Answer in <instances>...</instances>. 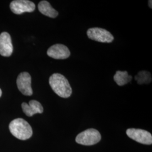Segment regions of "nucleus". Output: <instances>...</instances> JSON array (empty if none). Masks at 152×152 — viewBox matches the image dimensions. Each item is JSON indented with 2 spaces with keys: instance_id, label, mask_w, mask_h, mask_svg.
<instances>
[{
  "instance_id": "nucleus-1",
  "label": "nucleus",
  "mask_w": 152,
  "mask_h": 152,
  "mask_svg": "<svg viewBox=\"0 0 152 152\" xmlns=\"http://www.w3.org/2000/svg\"><path fill=\"white\" fill-rule=\"evenodd\" d=\"M50 86L58 96L61 98L71 96L72 89L68 80L60 73H54L49 78Z\"/></svg>"
},
{
  "instance_id": "nucleus-2",
  "label": "nucleus",
  "mask_w": 152,
  "mask_h": 152,
  "mask_svg": "<svg viewBox=\"0 0 152 152\" xmlns=\"http://www.w3.org/2000/svg\"><path fill=\"white\" fill-rule=\"evenodd\" d=\"M9 130L13 136L22 140H27L32 136L31 126L23 118L12 120L9 124Z\"/></svg>"
},
{
  "instance_id": "nucleus-3",
  "label": "nucleus",
  "mask_w": 152,
  "mask_h": 152,
  "mask_svg": "<svg viewBox=\"0 0 152 152\" xmlns=\"http://www.w3.org/2000/svg\"><path fill=\"white\" fill-rule=\"evenodd\" d=\"M101 140V135L98 130L89 129L80 133L76 136V141L83 145H92Z\"/></svg>"
},
{
  "instance_id": "nucleus-4",
  "label": "nucleus",
  "mask_w": 152,
  "mask_h": 152,
  "mask_svg": "<svg viewBox=\"0 0 152 152\" xmlns=\"http://www.w3.org/2000/svg\"><path fill=\"white\" fill-rule=\"evenodd\" d=\"M88 37L96 41L102 43H110L113 39V36L105 29L101 28H91L87 30Z\"/></svg>"
},
{
  "instance_id": "nucleus-5",
  "label": "nucleus",
  "mask_w": 152,
  "mask_h": 152,
  "mask_svg": "<svg viewBox=\"0 0 152 152\" xmlns=\"http://www.w3.org/2000/svg\"><path fill=\"white\" fill-rule=\"evenodd\" d=\"M126 134L130 138L139 143L146 145H151L152 144V134L147 131L129 129L126 131Z\"/></svg>"
},
{
  "instance_id": "nucleus-6",
  "label": "nucleus",
  "mask_w": 152,
  "mask_h": 152,
  "mask_svg": "<svg viewBox=\"0 0 152 152\" xmlns=\"http://www.w3.org/2000/svg\"><path fill=\"white\" fill-rule=\"evenodd\" d=\"M31 76L26 72L20 73L17 78L16 84L19 90L26 96H31L33 90L31 86Z\"/></svg>"
},
{
  "instance_id": "nucleus-7",
  "label": "nucleus",
  "mask_w": 152,
  "mask_h": 152,
  "mask_svg": "<svg viewBox=\"0 0 152 152\" xmlns=\"http://www.w3.org/2000/svg\"><path fill=\"white\" fill-rule=\"evenodd\" d=\"M10 8L11 11L17 15L24 12H32L36 9L35 4L28 0H14L10 3Z\"/></svg>"
},
{
  "instance_id": "nucleus-8",
  "label": "nucleus",
  "mask_w": 152,
  "mask_h": 152,
  "mask_svg": "<svg viewBox=\"0 0 152 152\" xmlns=\"http://www.w3.org/2000/svg\"><path fill=\"white\" fill-rule=\"evenodd\" d=\"M47 54L55 59H65L69 57L71 52L64 45L55 44L49 48Z\"/></svg>"
},
{
  "instance_id": "nucleus-9",
  "label": "nucleus",
  "mask_w": 152,
  "mask_h": 152,
  "mask_svg": "<svg viewBox=\"0 0 152 152\" xmlns=\"http://www.w3.org/2000/svg\"><path fill=\"white\" fill-rule=\"evenodd\" d=\"M13 52V46L11 41V36L7 32L0 34V55L9 57Z\"/></svg>"
},
{
  "instance_id": "nucleus-10",
  "label": "nucleus",
  "mask_w": 152,
  "mask_h": 152,
  "mask_svg": "<svg viewBox=\"0 0 152 152\" xmlns=\"http://www.w3.org/2000/svg\"><path fill=\"white\" fill-rule=\"evenodd\" d=\"M22 108L23 112L28 117H32L34 114L42 113L44 108L42 105L38 101L32 100L29 104L23 103Z\"/></svg>"
},
{
  "instance_id": "nucleus-11",
  "label": "nucleus",
  "mask_w": 152,
  "mask_h": 152,
  "mask_svg": "<svg viewBox=\"0 0 152 152\" xmlns=\"http://www.w3.org/2000/svg\"><path fill=\"white\" fill-rule=\"evenodd\" d=\"M38 9L39 11L44 15L51 18H56L59 14L58 12L55 10L47 1H42L39 2L38 5Z\"/></svg>"
},
{
  "instance_id": "nucleus-12",
  "label": "nucleus",
  "mask_w": 152,
  "mask_h": 152,
  "mask_svg": "<svg viewBox=\"0 0 152 152\" xmlns=\"http://www.w3.org/2000/svg\"><path fill=\"white\" fill-rule=\"evenodd\" d=\"M113 78L118 86H124L132 80V76H130L127 71H118L116 72Z\"/></svg>"
},
{
  "instance_id": "nucleus-13",
  "label": "nucleus",
  "mask_w": 152,
  "mask_h": 152,
  "mask_svg": "<svg viewBox=\"0 0 152 152\" xmlns=\"http://www.w3.org/2000/svg\"><path fill=\"white\" fill-rule=\"evenodd\" d=\"M135 79L139 85L148 84L152 81L151 74L147 71H140L135 76Z\"/></svg>"
},
{
  "instance_id": "nucleus-14",
  "label": "nucleus",
  "mask_w": 152,
  "mask_h": 152,
  "mask_svg": "<svg viewBox=\"0 0 152 152\" xmlns=\"http://www.w3.org/2000/svg\"><path fill=\"white\" fill-rule=\"evenodd\" d=\"M152 1H148V4H149V7L151 8V9H152Z\"/></svg>"
},
{
  "instance_id": "nucleus-15",
  "label": "nucleus",
  "mask_w": 152,
  "mask_h": 152,
  "mask_svg": "<svg viewBox=\"0 0 152 152\" xmlns=\"http://www.w3.org/2000/svg\"><path fill=\"white\" fill-rule=\"evenodd\" d=\"M1 95H2V91H1V90L0 88V97L1 96Z\"/></svg>"
}]
</instances>
